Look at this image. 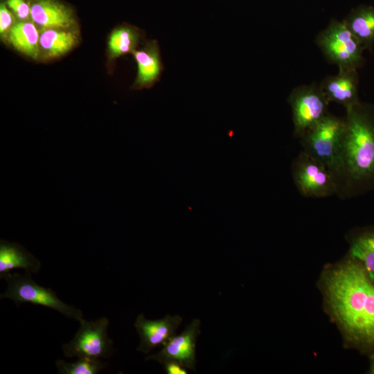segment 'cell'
Instances as JSON below:
<instances>
[{
    "label": "cell",
    "instance_id": "7a4b0ae2",
    "mask_svg": "<svg viewBox=\"0 0 374 374\" xmlns=\"http://www.w3.org/2000/svg\"><path fill=\"white\" fill-rule=\"evenodd\" d=\"M327 292L336 317L355 339L374 344V283L357 261H348L327 278Z\"/></svg>",
    "mask_w": 374,
    "mask_h": 374
},
{
    "label": "cell",
    "instance_id": "2e32d148",
    "mask_svg": "<svg viewBox=\"0 0 374 374\" xmlns=\"http://www.w3.org/2000/svg\"><path fill=\"white\" fill-rule=\"evenodd\" d=\"M8 39L19 52L34 60L39 57V35L33 22H15L8 33Z\"/></svg>",
    "mask_w": 374,
    "mask_h": 374
},
{
    "label": "cell",
    "instance_id": "ba28073f",
    "mask_svg": "<svg viewBox=\"0 0 374 374\" xmlns=\"http://www.w3.org/2000/svg\"><path fill=\"white\" fill-rule=\"evenodd\" d=\"M287 102L292 110L294 136L299 139L329 113L330 102L320 85L315 84L296 87Z\"/></svg>",
    "mask_w": 374,
    "mask_h": 374
},
{
    "label": "cell",
    "instance_id": "ffe728a7",
    "mask_svg": "<svg viewBox=\"0 0 374 374\" xmlns=\"http://www.w3.org/2000/svg\"><path fill=\"white\" fill-rule=\"evenodd\" d=\"M55 364L61 374H96L107 366L100 359L91 358H78L74 362L57 359Z\"/></svg>",
    "mask_w": 374,
    "mask_h": 374
},
{
    "label": "cell",
    "instance_id": "6da1fadb",
    "mask_svg": "<svg viewBox=\"0 0 374 374\" xmlns=\"http://www.w3.org/2000/svg\"><path fill=\"white\" fill-rule=\"evenodd\" d=\"M346 130L333 171L337 195L350 199L374 190V112L360 103L346 109Z\"/></svg>",
    "mask_w": 374,
    "mask_h": 374
},
{
    "label": "cell",
    "instance_id": "cb8c5ba5",
    "mask_svg": "<svg viewBox=\"0 0 374 374\" xmlns=\"http://www.w3.org/2000/svg\"><path fill=\"white\" fill-rule=\"evenodd\" d=\"M371 373H374V364H373V366H372Z\"/></svg>",
    "mask_w": 374,
    "mask_h": 374
},
{
    "label": "cell",
    "instance_id": "7402d4cb",
    "mask_svg": "<svg viewBox=\"0 0 374 374\" xmlns=\"http://www.w3.org/2000/svg\"><path fill=\"white\" fill-rule=\"evenodd\" d=\"M15 24V17L12 11L8 9L5 3L0 5V33L3 39L8 37V33Z\"/></svg>",
    "mask_w": 374,
    "mask_h": 374
},
{
    "label": "cell",
    "instance_id": "603a6c76",
    "mask_svg": "<svg viewBox=\"0 0 374 374\" xmlns=\"http://www.w3.org/2000/svg\"><path fill=\"white\" fill-rule=\"evenodd\" d=\"M165 371L168 374H187L186 367L175 362H169L163 364Z\"/></svg>",
    "mask_w": 374,
    "mask_h": 374
},
{
    "label": "cell",
    "instance_id": "7c38bea8",
    "mask_svg": "<svg viewBox=\"0 0 374 374\" xmlns=\"http://www.w3.org/2000/svg\"><path fill=\"white\" fill-rule=\"evenodd\" d=\"M30 19L42 30L71 29L75 19L72 10L57 0H31Z\"/></svg>",
    "mask_w": 374,
    "mask_h": 374
},
{
    "label": "cell",
    "instance_id": "5b68a950",
    "mask_svg": "<svg viewBox=\"0 0 374 374\" xmlns=\"http://www.w3.org/2000/svg\"><path fill=\"white\" fill-rule=\"evenodd\" d=\"M316 42L326 58L339 69L357 70L362 64L365 48L344 20H331L317 35Z\"/></svg>",
    "mask_w": 374,
    "mask_h": 374
},
{
    "label": "cell",
    "instance_id": "5bb4252c",
    "mask_svg": "<svg viewBox=\"0 0 374 374\" xmlns=\"http://www.w3.org/2000/svg\"><path fill=\"white\" fill-rule=\"evenodd\" d=\"M41 266L39 260L20 244L1 240L0 278L15 269H22L29 274L38 273Z\"/></svg>",
    "mask_w": 374,
    "mask_h": 374
},
{
    "label": "cell",
    "instance_id": "d6986e66",
    "mask_svg": "<svg viewBox=\"0 0 374 374\" xmlns=\"http://www.w3.org/2000/svg\"><path fill=\"white\" fill-rule=\"evenodd\" d=\"M350 253L353 260L364 265L369 278L374 280V231H364L353 238Z\"/></svg>",
    "mask_w": 374,
    "mask_h": 374
},
{
    "label": "cell",
    "instance_id": "9c48e42d",
    "mask_svg": "<svg viewBox=\"0 0 374 374\" xmlns=\"http://www.w3.org/2000/svg\"><path fill=\"white\" fill-rule=\"evenodd\" d=\"M201 322L194 319L178 335H175L159 352L146 357L145 360L156 361L162 365L175 362L186 368L195 371L196 343L200 334Z\"/></svg>",
    "mask_w": 374,
    "mask_h": 374
},
{
    "label": "cell",
    "instance_id": "277c9868",
    "mask_svg": "<svg viewBox=\"0 0 374 374\" xmlns=\"http://www.w3.org/2000/svg\"><path fill=\"white\" fill-rule=\"evenodd\" d=\"M345 130V118L329 112L299 139L301 150L324 164L333 173Z\"/></svg>",
    "mask_w": 374,
    "mask_h": 374
},
{
    "label": "cell",
    "instance_id": "52a82bcc",
    "mask_svg": "<svg viewBox=\"0 0 374 374\" xmlns=\"http://www.w3.org/2000/svg\"><path fill=\"white\" fill-rule=\"evenodd\" d=\"M80 323L74 337L62 345L66 357L100 359L113 355L114 342L107 335V318L101 317L93 321L82 319Z\"/></svg>",
    "mask_w": 374,
    "mask_h": 374
},
{
    "label": "cell",
    "instance_id": "e0dca14e",
    "mask_svg": "<svg viewBox=\"0 0 374 374\" xmlns=\"http://www.w3.org/2000/svg\"><path fill=\"white\" fill-rule=\"evenodd\" d=\"M344 21L364 48L371 46L374 42L373 8H357L353 10Z\"/></svg>",
    "mask_w": 374,
    "mask_h": 374
},
{
    "label": "cell",
    "instance_id": "44dd1931",
    "mask_svg": "<svg viewBox=\"0 0 374 374\" xmlns=\"http://www.w3.org/2000/svg\"><path fill=\"white\" fill-rule=\"evenodd\" d=\"M6 4L20 21L30 18V4L26 0H6Z\"/></svg>",
    "mask_w": 374,
    "mask_h": 374
},
{
    "label": "cell",
    "instance_id": "3957f363",
    "mask_svg": "<svg viewBox=\"0 0 374 374\" xmlns=\"http://www.w3.org/2000/svg\"><path fill=\"white\" fill-rule=\"evenodd\" d=\"M3 278L8 286L6 290L1 294V299H10L17 305L31 303L44 306L79 322L83 319L81 310L62 301L53 290L38 285L32 279L31 274L10 272Z\"/></svg>",
    "mask_w": 374,
    "mask_h": 374
},
{
    "label": "cell",
    "instance_id": "8992f818",
    "mask_svg": "<svg viewBox=\"0 0 374 374\" xmlns=\"http://www.w3.org/2000/svg\"><path fill=\"white\" fill-rule=\"evenodd\" d=\"M291 172L293 182L302 196L325 198L337 195V186L332 171L304 151L293 160Z\"/></svg>",
    "mask_w": 374,
    "mask_h": 374
},
{
    "label": "cell",
    "instance_id": "8fae6325",
    "mask_svg": "<svg viewBox=\"0 0 374 374\" xmlns=\"http://www.w3.org/2000/svg\"><path fill=\"white\" fill-rule=\"evenodd\" d=\"M320 87L330 103L341 105L345 109L359 103L356 69H339L337 74L326 77Z\"/></svg>",
    "mask_w": 374,
    "mask_h": 374
},
{
    "label": "cell",
    "instance_id": "30bf717a",
    "mask_svg": "<svg viewBox=\"0 0 374 374\" xmlns=\"http://www.w3.org/2000/svg\"><path fill=\"white\" fill-rule=\"evenodd\" d=\"M182 320L178 314H167L159 319L149 320L144 314H140L134 322V327L140 338L136 350L148 354L152 349L165 345L176 335Z\"/></svg>",
    "mask_w": 374,
    "mask_h": 374
},
{
    "label": "cell",
    "instance_id": "ac0fdd59",
    "mask_svg": "<svg viewBox=\"0 0 374 374\" xmlns=\"http://www.w3.org/2000/svg\"><path fill=\"white\" fill-rule=\"evenodd\" d=\"M141 31L132 26L123 25L115 28L109 35L107 46L111 59L133 53L141 39Z\"/></svg>",
    "mask_w": 374,
    "mask_h": 374
},
{
    "label": "cell",
    "instance_id": "4fadbf2b",
    "mask_svg": "<svg viewBox=\"0 0 374 374\" xmlns=\"http://www.w3.org/2000/svg\"><path fill=\"white\" fill-rule=\"evenodd\" d=\"M137 65V73L132 88H150L160 79L163 66L160 48L156 40L149 41L132 53Z\"/></svg>",
    "mask_w": 374,
    "mask_h": 374
},
{
    "label": "cell",
    "instance_id": "9a60e30c",
    "mask_svg": "<svg viewBox=\"0 0 374 374\" xmlns=\"http://www.w3.org/2000/svg\"><path fill=\"white\" fill-rule=\"evenodd\" d=\"M78 35L71 29L50 28L39 35L40 53L46 59L60 57L78 43Z\"/></svg>",
    "mask_w": 374,
    "mask_h": 374
}]
</instances>
